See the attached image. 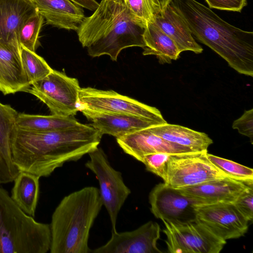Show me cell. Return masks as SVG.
Returning <instances> with one entry per match:
<instances>
[{"label": "cell", "mask_w": 253, "mask_h": 253, "mask_svg": "<svg viewBox=\"0 0 253 253\" xmlns=\"http://www.w3.org/2000/svg\"><path fill=\"white\" fill-rule=\"evenodd\" d=\"M38 12L32 0H0V43L21 49L20 29Z\"/></svg>", "instance_id": "cell-15"}, {"label": "cell", "mask_w": 253, "mask_h": 253, "mask_svg": "<svg viewBox=\"0 0 253 253\" xmlns=\"http://www.w3.org/2000/svg\"><path fill=\"white\" fill-rule=\"evenodd\" d=\"M172 0H147L154 14H163Z\"/></svg>", "instance_id": "cell-34"}, {"label": "cell", "mask_w": 253, "mask_h": 253, "mask_svg": "<svg viewBox=\"0 0 253 253\" xmlns=\"http://www.w3.org/2000/svg\"><path fill=\"white\" fill-rule=\"evenodd\" d=\"M43 21V17L38 12L23 23L18 36V42L21 48L36 52L40 44L39 35Z\"/></svg>", "instance_id": "cell-27"}, {"label": "cell", "mask_w": 253, "mask_h": 253, "mask_svg": "<svg viewBox=\"0 0 253 253\" xmlns=\"http://www.w3.org/2000/svg\"><path fill=\"white\" fill-rule=\"evenodd\" d=\"M249 222L253 218V184L247 187L233 203Z\"/></svg>", "instance_id": "cell-31"}, {"label": "cell", "mask_w": 253, "mask_h": 253, "mask_svg": "<svg viewBox=\"0 0 253 253\" xmlns=\"http://www.w3.org/2000/svg\"><path fill=\"white\" fill-rule=\"evenodd\" d=\"M210 8L241 12L247 4V0H205Z\"/></svg>", "instance_id": "cell-33"}, {"label": "cell", "mask_w": 253, "mask_h": 253, "mask_svg": "<svg viewBox=\"0 0 253 253\" xmlns=\"http://www.w3.org/2000/svg\"><path fill=\"white\" fill-rule=\"evenodd\" d=\"M40 177L25 171H20L14 179L11 197L27 214L34 217L39 195Z\"/></svg>", "instance_id": "cell-24"}, {"label": "cell", "mask_w": 253, "mask_h": 253, "mask_svg": "<svg viewBox=\"0 0 253 253\" xmlns=\"http://www.w3.org/2000/svg\"><path fill=\"white\" fill-rule=\"evenodd\" d=\"M150 210L163 221L182 223L196 219V208L204 202L187 196L165 182L156 185L149 196Z\"/></svg>", "instance_id": "cell-11"}, {"label": "cell", "mask_w": 253, "mask_h": 253, "mask_svg": "<svg viewBox=\"0 0 253 253\" xmlns=\"http://www.w3.org/2000/svg\"><path fill=\"white\" fill-rule=\"evenodd\" d=\"M207 153L171 155L168 164L167 179L164 182L179 189L229 177L208 159Z\"/></svg>", "instance_id": "cell-10"}, {"label": "cell", "mask_w": 253, "mask_h": 253, "mask_svg": "<svg viewBox=\"0 0 253 253\" xmlns=\"http://www.w3.org/2000/svg\"><path fill=\"white\" fill-rule=\"evenodd\" d=\"M83 8L91 11L95 10L99 3L95 0H71Z\"/></svg>", "instance_id": "cell-35"}, {"label": "cell", "mask_w": 253, "mask_h": 253, "mask_svg": "<svg viewBox=\"0 0 253 253\" xmlns=\"http://www.w3.org/2000/svg\"><path fill=\"white\" fill-rule=\"evenodd\" d=\"M82 124L73 116L55 115H39L24 113L18 114L16 127L27 130L49 131L76 127Z\"/></svg>", "instance_id": "cell-25"}, {"label": "cell", "mask_w": 253, "mask_h": 253, "mask_svg": "<svg viewBox=\"0 0 253 253\" xmlns=\"http://www.w3.org/2000/svg\"><path fill=\"white\" fill-rule=\"evenodd\" d=\"M208 159L218 169L234 179L253 182V169L234 161L206 154Z\"/></svg>", "instance_id": "cell-28"}, {"label": "cell", "mask_w": 253, "mask_h": 253, "mask_svg": "<svg viewBox=\"0 0 253 253\" xmlns=\"http://www.w3.org/2000/svg\"><path fill=\"white\" fill-rule=\"evenodd\" d=\"M79 111L93 112L134 115L146 118L160 124L166 123L157 108L112 90L91 87L81 88L79 95Z\"/></svg>", "instance_id": "cell-7"}, {"label": "cell", "mask_w": 253, "mask_h": 253, "mask_svg": "<svg viewBox=\"0 0 253 253\" xmlns=\"http://www.w3.org/2000/svg\"><path fill=\"white\" fill-rule=\"evenodd\" d=\"M154 134L173 143L187 147L195 152H205L212 140L205 133L186 127L167 123L148 127Z\"/></svg>", "instance_id": "cell-22"}, {"label": "cell", "mask_w": 253, "mask_h": 253, "mask_svg": "<svg viewBox=\"0 0 253 253\" xmlns=\"http://www.w3.org/2000/svg\"><path fill=\"white\" fill-rule=\"evenodd\" d=\"M163 222L169 253H219L226 244L197 218L182 223Z\"/></svg>", "instance_id": "cell-8"}, {"label": "cell", "mask_w": 253, "mask_h": 253, "mask_svg": "<svg viewBox=\"0 0 253 253\" xmlns=\"http://www.w3.org/2000/svg\"><path fill=\"white\" fill-rule=\"evenodd\" d=\"M81 88L78 79L53 69L46 77L32 84L26 92L44 103L51 114L73 117L79 111Z\"/></svg>", "instance_id": "cell-6"}, {"label": "cell", "mask_w": 253, "mask_h": 253, "mask_svg": "<svg viewBox=\"0 0 253 253\" xmlns=\"http://www.w3.org/2000/svg\"><path fill=\"white\" fill-rule=\"evenodd\" d=\"M232 127L239 133L249 137L253 144V109L245 110L243 114L235 120Z\"/></svg>", "instance_id": "cell-32"}, {"label": "cell", "mask_w": 253, "mask_h": 253, "mask_svg": "<svg viewBox=\"0 0 253 253\" xmlns=\"http://www.w3.org/2000/svg\"><path fill=\"white\" fill-rule=\"evenodd\" d=\"M103 205L99 189L94 186L64 197L51 216L50 253H91L90 230Z\"/></svg>", "instance_id": "cell-4"}, {"label": "cell", "mask_w": 253, "mask_h": 253, "mask_svg": "<svg viewBox=\"0 0 253 253\" xmlns=\"http://www.w3.org/2000/svg\"><path fill=\"white\" fill-rule=\"evenodd\" d=\"M131 14L145 26L154 22L155 14L147 0H124Z\"/></svg>", "instance_id": "cell-30"}, {"label": "cell", "mask_w": 253, "mask_h": 253, "mask_svg": "<svg viewBox=\"0 0 253 253\" xmlns=\"http://www.w3.org/2000/svg\"><path fill=\"white\" fill-rule=\"evenodd\" d=\"M50 225L25 213L0 186V253H46Z\"/></svg>", "instance_id": "cell-5"}, {"label": "cell", "mask_w": 253, "mask_h": 253, "mask_svg": "<svg viewBox=\"0 0 253 253\" xmlns=\"http://www.w3.org/2000/svg\"><path fill=\"white\" fill-rule=\"evenodd\" d=\"M154 22L175 43L180 52L201 53L203 49L194 40L184 19L169 4L163 14L155 15Z\"/></svg>", "instance_id": "cell-21"}, {"label": "cell", "mask_w": 253, "mask_h": 253, "mask_svg": "<svg viewBox=\"0 0 253 253\" xmlns=\"http://www.w3.org/2000/svg\"><path fill=\"white\" fill-rule=\"evenodd\" d=\"M160 231L158 223L149 221L131 231H112L110 240L91 253H161L157 244Z\"/></svg>", "instance_id": "cell-13"}, {"label": "cell", "mask_w": 253, "mask_h": 253, "mask_svg": "<svg viewBox=\"0 0 253 253\" xmlns=\"http://www.w3.org/2000/svg\"><path fill=\"white\" fill-rule=\"evenodd\" d=\"M143 38V55H155L161 64L170 63L179 58L181 52L174 42L155 22L147 24Z\"/></svg>", "instance_id": "cell-23"}, {"label": "cell", "mask_w": 253, "mask_h": 253, "mask_svg": "<svg viewBox=\"0 0 253 253\" xmlns=\"http://www.w3.org/2000/svg\"><path fill=\"white\" fill-rule=\"evenodd\" d=\"M20 57L23 70L31 85L43 79L53 70L36 52L21 48Z\"/></svg>", "instance_id": "cell-26"}, {"label": "cell", "mask_w": 253, "mask_h": 253, "mask_svg": "<svg viewBox=\"0 0 253 253\" xmlns=\"http://www.w3.org/2000/svg\"><path fill=\"white\" fill-rule=\"evenodd\" d=\"M196 218L222 240L236 239L247 232L249 221L233 203H215L198 206Z\"/></svg>", "instance_id": "cell-12"}, {"label": "cell", "mask_w": 253, "mask_h": 253, "mask_svg": "<svg viewBox=\"0 0 253 253\" xmlns=\"http://www.w3.org/2000/svg\"><path fill=\"white\" fill-rule=\"evenodd\" d=\"M171 154L158 153L142 157L140 162L144 164L147 170L159 176L164 182L167 179L168 164Z\"/></svg>", "instance_id": "cell-29"}, {"label": "cell", "mask_w": 253, "mask_h": 253, "mask_svg": "<svg viewBox=\"0 0 253 253\" xmlns=\"http://www.w3.org/2000/svg\"><path fill=\"white\" fill-rule=\"evenodd\" d=\"M252 184L253 182L224 177L177 189L183 194L206 204L233 203L240 194Z\"/></svg>", "instance_id": "cell-17"}, {"label": "cell", "mask_w": 253, "mask_h": 253, "mask_svg": "<svg viewBox=\"0 0 253 253\" xmlns=\"http://www.w3.org/2000/svg\"><path fill=\"white\" fill-rule=\"evenodd\" d=\"M124 152L140 162L143 156L154 153H192V150L169 142L151 132L148 127L117 138Z\"/></svg>", "instance_id": "cell-14"}, {"label": "cell", "mask_w": 253, "mask_h": 253, "mask_svg": "<svg viewBox=\"0 0 253 253\" xmlns=\"http://www.w3.org/2000/svg\"><path fill=\"white\" fill-rule=\"evenodd\" d=\"M21 49L0 43V91L4 95L26 92L31 86L23 70Z\"/></svg>", "instance_id": "cell-18"}, {"label": "cell", "mask_w": 253, "mask_h": 253, "mask_svg": "<svg viewBox=\"0 0 253 253\" xmlns=\"http://www.w3.org/2000/svg\"><path fill=\"white\" fill-rule=\"evenodd\" d=\"M102 135L91 125L83 124L49 131L16 127L11 139L12 161L20 171L47 177L65 163L77 161L96 149Z\"/></svg>", "instance_id": "cell-1"}, {"label": "cell", "mask_w": 253, "mask_h": 253, "mask_svg": "<svg viewBox=\"0 0 253 253\" xmlns=\"http://www.w3.org/2000/svg\"><path fill=\"white\" fill-rule=\"evenodd\" d=\"M189 30L240 74L253 77V33L226 22L196 0H172Z\"/></svg>", "instance_id": "cell-2"}, {"label": "cell", "mask_w": 253, "mask_h": 253, "mask_svg": "<svg viewBox=\"0 0 253 253\" xmlns=\"http://www.w3.org/2000/svg\"><path fill=\"white\" fill-rule=\"evenodd\" d=\"M88 154L90 159L85 166L98 180L100 197L109 214L112 231H116L119 212L130 194V190L125 184L122 173L111 166L101 148L97 147Z\"/></svg>", "instance_id": "cell-9"}, {"label": "cell", "mask_w": 253, "mask_h": 253, "mask_svg": "<svg viewBox=\"0 0 253 253\" xmlns=\"http://www.w3.org/2000/svg\"><path fill=\"white\" fill-rule=\"evenodd\" d=\"M146 26L135 18L124 0H102L90 16L84 17L77 31L78 39L92 57L103 55L116 61L126 48L144 46Z\"/></svg>", "instance_id": "cell-3"}, {"label": "cell", "mask_w": 253, "mask_h": 253, "mask_svg": "<svg viewBox=\"0 0 253 253\" xmlns=\"http://www.w3.org/2000/svg\"><path fill=\"white\" fill-rule=\"evenodd\" d=\"M81 112L91 122L90 125L103 135L109 134L116 138L160 124L131 115L99 113L86 110Z\"/></svg>", "instance_id": "cell-16"}, {"label": "cell", "mask_w": 253, "mask_h": 253, "mask_svg": "<svg viewBox=\"0 0 253 253\" xmlns=\"http://www.w3.org/2000/svg\"><path fill=\"white\" fill-rule=\"evenodd\" d=\"M18 114L10 105L0 102V184L13 181L20 171L12 161L11 150Z\"/></svg>", "instance_id": "cell-20"}, {"label": "cell", "mask_w": 253, "mask_h": 253, "mask_svg": "<svg viewBox=\"0 0 253 253\" xmlns=\"http://www.w3.org/2000/svg\"><path fill=\"white\" fill-rule=\"evenodd\" d=\"M47 24L77 31L85 16L82 7L71 0H32Z\"/></svg>", "instance_id": "cell-19"}]
</instances>
